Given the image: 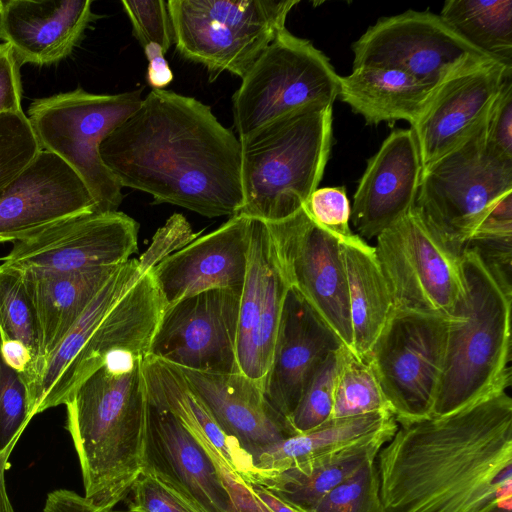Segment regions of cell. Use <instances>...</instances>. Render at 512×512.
<instances>
[{"label":"cell","instance_id":"cell-1","mask_svg":"<svg viewBox=\"0 0 512 512\" xmlns=\"http://www.w3.org/2000/svg\"><path fill=\"white\" fill-rule=\"evenodd\" d=\"M385 512H512V399L398 424L376 457Z\"/></svg>","mask_w":512,"mask_h":512},{"label":"cell","instance_id":"cell-2","mask_svg":"<svg viewBox=\"0 0 512 512\" xmlns=\"http://www.w3.org/2000/svg\"><path fill=\"white\" fill-rule=\"evenodd\" d=\"M122 187L208 218L237 215L243 205L241 143L210 106L168 90H151L100 146Z\"/></svg>","mask_w":512,"mask_h":512},{"label":"cell","instance_id":"cell-3","mask_svg":"<svg viewBox=\"0 0 512 512\" xmlns=\"http://www.w3.org/2000/svg\"><path fill=\"white\" fill-rule=\"evenodd\" d=\"M152 338L110 349L65 402L84 497L113 511L143 470L146 391L142 364Z\"/></svg>","mask_w":512,"mask_h":512},{"label":"cell","instance_id":"cell-4","mask_svg":"<svg viewBox=\"0 0 512 512\" xmlns=\"http://www.w3.org/2000/svg\"><path fill=\"white\" fill-rule=\"evenodd\" d=\"M462 267L466 292L450 320L434 416L511 385V283L471 247L463 249Z\"/></svg>","mask_w":512,"mask_h":512},{"label":"cell","instance_id":"cell-5","mask_svg":"<svg viewBox=\"0 0 512 512\" xmlns=\"http://www.w3.org/2000/svg\"><path fill=\"white\" fill-rule=\"evenodd\" d=\"M331 140L332 106H311L240 141L238 214L273 223L299 211L322 180Z\"/></svg>","mask_w":512,"mask_h":512},{"label":"cell","instance_id":"cell-6","mask_svg":"<svg viewBox=\"0 0 512 512\" xmlns=\"http://www.w3.org/2000/svg\"><path fill=\"white\" fill-rule=\"evenodd\" d=\"M142 89L118 94L73 91L35 99L27 117L42 150L64 160L82 179L96 212L118 211L122 186L104 164L100 146L141 105Z\"/></svg>","mask_w":512,"mask_h":512},{"label":"cell","instance_id":"cell-7","mask_svg":"<svg viewBox=\"0 0 512 512\" xmlns=\"http://www.w3.org/2000/svg\"><path fill=\"white\" fill-rule=\"evenodd\" d=\"M174 44L213 81L223 72L241 79L285 27L298 0H169Z\"/></svg>","mask_w":512,"mask_h":512},{"label":"cell","instance_id":"cell-8","mask_svg":"<svg viewBox=\"0 0 512 512\" xmlns=\"http://www.w3.org/2000/svg\"><path fill=\"white\" fill-rule=\"evenodd\" d=\"M340 76L309 40L281 30L258 57L232 97L239 141L311 106H332Z\"/></svg>","mask_w":512,"mask_h":512},{"label":"cell","instance_id":"cell-9","mask_svg":"<svg viewBox=\"0 0 512 512\" xmlns=\"http://www.w3.org/2000/svg\"><path fill=\"white\" fill-rule=\"evenodd\" d=\"M511 193L512 160L488 147L484 123L423 168L415 207L442 235L464 249L494 208Z\"/></svg>","mask_w":512,"mask_h":512},{"label":"cell","instance_id":"cell-10","mask_svg":"<svg viewBox=\"0 0 512 512\" xmlns=\"http://www.w3.org/2000/svg\"><path fill=\"white\" fill-rule=\"evenodd\" d=\"M394 308L453 317L465 296L463 249L414 207L376 237Z\"/></svg>","mask_w":512,"mask_h":512},{"label":"cell","instance_id":"cell-11","mask_svg":"<svg viewBox=\"0 0 512 512\" xmlns=\"http://www.w3.org/2000/svg\"><path fill=\"white\" fill-rule=\"evenodd\" d=\"M452 317L393 308L365 361L397 424L432 415Z\"/></svg>","mask_w":512,"mask_h":512},{"label":"cell","instance_id":"cell-12","mask_svg":"<svg viewBox=\"0 0 512 512\" xmlns=\"http://www.w3.org/2000/svg\"><path fill=\"white\" fill-rule=\"evenodd\" d=\"M352 50L353 67L400 70L432 88L465 65L494 60L462 39L440 15L415 10L380 18Z\"/></svg>","mask_w":512,"mask_h":512},{"label":"cell","instance_id":"cell-13","mask_svg":"<svg viewBox=\"0 0 512 512\" xmlns=\"http://www.w3.org/2000/svg\"><path fill=\"white\" fill-rule=\"evenodd\" d=\"M280 268L289 283L343 346L352 351L346 274L340 241L319 227L304 207L266 223Z\"/></svg>","mask_w":512,"mask_h":512},{"label":"cell","instance_id":"cell-14","mask_svg":"<svg viewBox=\"0 0 512 512\" xmlns=\"http://www.w3.org/2000/svg\"><path fill=\"white\" fill-rule=\"evenodd\" d=\"M240 296L230 289L216 288L165 306L149 355L195 371L238 372Z\"/></svg>","mask_w":512,"mask_h":512},{"label":"cell","instance_id":"cell-15","mask_svg":"<svg viewBox=\"0 0 512 512\" xmlns=\"http://www.w3.org/2000/svg\"><path fill=\"white\" fill-rule=\"evenodd\" d=\"M138 232V222L123 212L83 213L14 242L0 260L56 273L117 266L137 252Z\"/></svg>","mask_w":512,"mask_h":512},{"label":"cell","instance_id":"cell-16","mask_svg":"<svg viewBox=\"0 0 512 512\" xmlns=\"http://www.w3.org/2000/svg\"><path fill=\"white\" fill-rule=\"evenodd\" d=\"M200 512H231L218 464L182 422L146 395L143 470Z\"/></svg>","mask_w":512,"mask_h":512},{"label":"cell","instance_id":"cell-17","mask_svg":"<svg viewBox=\"0 0 512 512\" xmlns=\"http://www.w3.org/2000/svg\"><path fill=\"white\" fill-rule=\"evenodd\" d=\"M512 68L495 60L465 65L440 82L411 126L422 167L430 165L481 127Z\"/></svg>","mask_w":512,"mask_h":512},{"label":"cell","instance_id":"cell-18","mask_svg":"<svg viewBox=\"0 0 512 512\" xmlns=\"http://www.w3.org/2000/svg\"><path fill=\"white\" fill-rule=\"evenodd\" d=\"M94 211L93 197L78 174L56 154L41 149L0 193V243H14Z\"/></svg>","mask_w":512,"mask_h":512},{"label":"cell","instance_id":"cell-19","mask_svg":"<svg viewBox=\"0 0 512 512\" xmlns=\"http://www.w3.org/2000/svg\"><path fill=\"white\" fill-rule=\"evenodd\" d=\"M289 288L266 223L251 218L236 351L239 371L263 388Z\"/></svg>","mask_w":512,"mask_h":512},{"label":"cell","instance_id":"cell-20","mask_svg":"<svg viewBox=\"0 0 512 512\" xmlns=\"http://www.w3.org/2000/svg\"><path fill=\"white\" fill-rule=\"evenodd\" d=\"M250 227L251 218L234 215L152 267L149 272L165 306L216 288L241 294Z\"/></svg>","mask_w":512,"mask_h":512},{"label":"cell","instance_id":"cell-21","mask_svg":"<svg viewBox=\"0 0 512 512\" xmlns=\"http://www.w3.org/2000/svg\"><path fill=\"white\" fill-rule=\"evenodd\" d=\"M422 163L414 132L397 129L368 160L350 220L362 239L376 238L415 207Z\"/></svg>","mask_w":512,"mask_h":512},{"label":"cell","instance_id":"cell-22","mask_svg":"<svg viewBox=\"0 0 512 512\" xmlns=\"http://www.w3.org/2000/svg\"><path fill=\"white\" fill-rule=\"evenodd\" d=\"M341 346L333 331L290 287L264 385L266 399L288 422L317 367Z\"/></svg>","mask_w":512,"mask_h":512},{"label":"cell","instance_id":"cell-23","mask_svg":"<svg viewBox=\"0 0 512 512\" xmlns=\"http://www.w3.org/2000/svg\"><path fill=\"white\" fill-rule=\"evenodd\" d=\"M177 368L222 431L252 459L264 448L295 435L288 420L266 399L264 388L243 373Z\"/></svg>","mask_w":512,"mask_h":512},{"label":"cell","instance_id":"cell-24","mask_svg":"<svg viewBox=\"0 0 512 512\" xmlns=\"http://www.w3.org/2000/svg\"><path fill=\"white\" fill-rule=\"evenodd\" d=\"M90 0H8L0 28L21 66L51 65L68 57L97 17Z\"/></svg>","mask_w":512,"mask_h":512},{"label":"cell","instance_id":"cell-25","mask_svg":"<svg viewBox=\"0 0 512 512\" xmlns=\"http://www.w3.org/2000/svg\"><path fill=\"white\" fill-rule=\"evenodd\" d=\"M142 373L147 397L173 413L220 469L250 485L257 472L252 457L222 431L179 369L148 355Z\"/></svg>","mask_w":512,"mask_h":512},{"label":"cell","instance_id":"cell-26","mask_svg":"<svg viewBox=\"0 0 512 512\" xmlns=\"http://www.w3.org/2000/svg\"><path fill=\"white\" fill-rule=\"evenodd\" d=\"M397 426V423L393 424L341 449L302 463L274 471H257L248 486L261 487L298 512H304L353 475L365 462L376 458Z\"/></svg>","mask_w":512,"mask_h":512},{"label":"cell","instance_id":"cell-27","mask_svg":"<svg viewBox=\"0 0 512 512\" xmlns=\"http://www.w3.org/2000/svg\"><path fill=\"white\" fill-rule=\"evenodd\" d=\"M120 265L66 273L20 268L39 328L37 363L54 350Z\"/></svg>","mask_w":512,"mask_h":512},{"label":"cell","instance_id":"cell-28","mask_svg":"<svg viewBox=\"0 0 512 512\" xmlns=\"http://www.w3.org/2000/svg\"><path fill=\"white\" fill-rule=\"evenodd\" d=\"M146 272L136 258L121 264L54 350L23 379L31 418L53 408L56 389L89 336L121 296Z\"/></svg>","mask_w":512,"mask_h":512},{"label":"cell","instance_id":"cell-29","mask_svg":"<svg viewBox=\"0 0 512 512\" xmlns=\"http://www.w3.org/2000/svg\"><path fill=\"white\" fill-rule=\"evenodd\" d=\"M433 89L403 71L362 65L340 76L338 97L367 124L405 120L412 126L428 104Z\"/></svg>","mask_w":512,"mask_h":512},{"label":"cell","instance_id":"cell-30","mask_svg":"<svg viewBox=\"0 0 512 512\" xmlns=\"http://www.w3.org/2000/svg\"><path fill=\"white\" fill-rule=\"evenodd\" d=\"M339 246L347 281L352 352L365 360L394 302L375 248L361 237Z\"/></svg>","mask_w":512,"mask_h":512},{"label":"cell","instance_id":"cell-31","mask_svg":"<svg viewBox=\"0 0 512 512\" xmlns=\"http://www.w3.org/2000/svg\"><path fill=\"white\" fill-rule=\"evenodd\" d=\"M396 423L388 410L330 419L264 448L254 457V466L257 471L283 469L341 449Z\"/></svg>","mask_w":512,"mask_h":512},{"label":"cell","instance_id":"cell-32","mask_svg":"<svg viewBox=\"0 0 512 512\" xmlns=\"http://www.w3.org/2000/svg\"><path fill=\"white\" fill-rule=\"evenodd\" d=\"M440 17L471 46L512 68V0H448Z\"/></svg>","mask_w":512,"mask_h":512},{"label":"cell","instance_id":"cell-33","mask_svg":"<svg viewBox=\"0 0 512 512\" xmlns=\"http://www.w3.org/2000/svg\"><path fill=\"white\" fill-rule=\"evenodd\" d=\"M6 343H20L29 350L34 359L31 369L40 358L38 323L24 284L22 270L2 262L0 264V344Z\"/></svg>","mask_w":512,"mask_h":512},{"label":"cell","instance_id":"cell-34","mask_svg":"<svg viewBox=\"0 0 512 512\" xmlns=\"http://www.w3.org/2000/svg\"><path fill=\"white\" fill-rule=\"evenodd\" d=\"M389 410L370 364L347 350L339 370L331 419Z\"/></svg>","mask_w":512,"mask_h":512},{"label":"cell","instance_id":"cell-35","mask_svg":"<svg viewBox=\"0 0 512 512\" xmlns=\"http://www.w3.org/2000/svg\"><path fill=\"white\" fill-rule=\"evenodd\" d=\"M347 350L341 346L330 353L311 376L289 418L295 434L310 431L331 419L336 380Z\"/></svg>","mask_w":512,"mask_h":512},{"label":"cell","instance_id":"cell-36","mask_svg":"<svg viewBox=\"0 0 512 512\" xmlns=\"http://www.w3.org/2000/svg\"><path fill=\"white\" fill-rule=\"evenodd\" d=\"M304 512H385L380 497L376 458L365 462L353 475Z\"/></svg>","mask_w":512,"mask_h":512},{"label":"cell","instance_id":"cell-37","mask_svg":"<svg viewBox=\"0 0 512 512\" xmlns=\"http://www.w3.org/2000/svg\"><path fill=\"white\" fill-rule=\"evenodd\" d=\"M40 150L23 111L0 114V193Z\"/></svg>","mask_w":512,"mask_h":512},{"label":"cell","instance_id":"cell-38","mask_svg":"<svg viewBox=\"0 0 512 512\" xmlns=\"http://www.w3.org/2000/svg\"><path fill=\"white\" fill-rule=\"evenodd\" d=\"M31 420L26 385L0 350V453L17 443Z\"/></svg>","mask_w":512,"mask_h":512},{"label":"cell","instance_id":"cell-39","mask_svg":"<svg viewBox=\"0 0 512 512\" xmlns=\"http://www.w3.org/2000/svg\"><path fill=\"white\" fill-rule=\"evenodd\" d=\"M303 207L314 223L340 242L359 237L350 228L351 207L344 186L317 188Z\"/></svg>","mask_w":512,"mask_h":512},{"label":"cell","instance_id":"cell-40","mask_svg":"<svg viewBox=\"0 0 512 512\" xmlns=\"http://www.w3.org/2000/svg\"><path fill=\"white\" fill-rule=\"evenodd\" d=\"M121 3L131 22L133 34L142 48L149 43H155L164 52L168 51L174 38L167 2L123 0Z\"/></svg>","mask_w":512,"mask_h":512},{"label":"cell","instance_id":"cell-41","mask_svg":"<svg viewBox=\"0 0 512 512\" xmlns=\"http://www.w3.org/2000/svg\"><path fill=\"white\" fill-rule=\"evenodd\" d=\"M127 512H200L153 476L142 473L134 483Z\"/></svg>","mask_w":512,"mask_h":512},{"label":"cell","instance_id":"cell-42","mask_svg":"<svg viewBox=\"0 0 512 512\" xmlns=\"http://www.w3.org/2000/svg\"><path fill=\"white\" fill-rule=\"evenodd\" d=\"M485 139L494 153L512 160V76L504 81L488 114Z\"/></svg>","mask_w":512,"mask_h":512},{"label":"cell","instance_id":"cell-43","mask_svg":"<svg viewBox=\"0 0 512 512\" xmlns=\"http://www.w3.org/2000/svg\"><path fill=\"white\" fill-rule=\"evenodd\" d=\"M199 234L192 230L182 214L175 213L156 231L149 248L138 260L149 271L162 259L195 240Z\"/></svg>","mask_w":512,"mask_h":512},{"label":"cell","instance_id":"cell-44","mask_svg":"<svg viewBox=\"0 0 512 512\" xmlns=\"http://www.w3.org/2000/svg\"><path fill=\"white\" fill-rule=\"evenodd\" d=\"M20 65L11 47L0 44V114L23 111Z\"/></svg>","mask_w":512,"mask_h":512},{"label":"cell","instance_id":"cell-45","mask_svg":"<svg viewBox=\"0 0 512 512\" xmlns=\"http://www.w3.org/2000/svg\"><path fill=\"white\" fill-rule=\"evenodd\" d=\"M143 49L148 61L147 82L152 90H163L174 78L169 63L164 57L165 52L155 43H149Z\"/></svg>","mask_w":512,"mask_h":512},{"label":"cell","instance_id":"cell-46","mask_svg":"<svg viewBox=\"0 0 512 512\" xmlns=\"http://www.w3.org/2000/svg\"><path fill=\"white\" fill-rule=\"evenodd\" d=\"M224 483L228 488L233 503L241 512H271L251 491L248 485L221 470Z\"/></svg>","mask_w":512,"mask_h":512},{"label":"cell","instance_id":"cell-47","mask_svg":"<svg viewBox=\"0 0 512 512\" xmlns=\"http://www.w3.org/2000/svg\"><path fill=\"white\" fill-rule=\"evenodd\" d=\"M16 444L10 445L0 453V512H15L5 482V472L9 468V457Z\"/></svg>","mask_w":512,"mask_h":512},{"label":"cell","instance_id":"cell-48","mask_svg":"<svg viewBox=\"0 0 512 512\" xmlns=\"http://www.w3.org/2000/svg\"><path fill=\"white\" fill-rule=\"evenodd\" d=\"M249 488L271 512H298L261 487L249 486Z\"/></svg>","mask_w":512,"mask_h":512},{"label":"cell","instance_id":"cell-49","mask_svg":"<svg viewBox=\"0 0 512 512\" xmlns=\"http://www.w3.org/2000/svg\"><path fill=\"white\" fill-rule=\"evenodd\" d=\"M3 10H4V1L0 0V28H1V23H2Z\"/></svg>","mask_w":512,"mask_h":512},{"label":"cell","instance_id":"cell-50","mask_svg":"<svg viewBox=\"0 0 512 512\" xmlns=\"http://www.w3.org/2000/svg\"><path fill=\"white\" fill-rule=\"evenodd\" d=\"M231 512H241L234 504V507L232 508Z\"/></svg>","mask_w":512,"mask_h":512},{"label":"cell","instance_id":"cell-51","mask_svg":"<svg viewBox=\"0 0 512 512\" xmlns=\"http://www.w3.org/2000/svg\"><path fill=\"white\" fill-rule=\"evenodd\" d=\"M110 512H114V511H110ZM117 512H123V511H117ZM125 512H127V511H125Z\"/></svg>","mask_w":512,"mask_h":512}]
</instances>
